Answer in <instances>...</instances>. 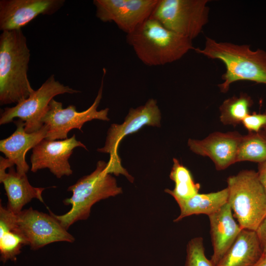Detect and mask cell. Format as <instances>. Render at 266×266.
I'll return each mask as SVG.
<instances>
[{
    "label": "cell",
    "instance_id": "obj_25",
    "mask_svg": "<svg viewBox=\"0 0 266 266\" xmlns=\"http://www.w3.org/2000/svg\"><path fill=\"white\" fill-rule=\"evenodd\" d=\"M242 123L249 132L266 133V110L262 113L253 112L249 114Z\"/></svg>",
    "mask_w": 266,
    "mask_h": 266
},
{
    "label": "cell",
    "instance_id": "obj_24",
    "mask_svg": "<svg viewBox=\"0 0 266 266\" xmlns=\"http://www.w3.org/2000/svg\"><path fill=\"white\" fill-rule=\"evenodd\" d=\"M185 266H215L211 260L206 257L201 237L191 239L187 246Z\"/></svg>",
    "mask_w": 266,
    "mask_h": 266
},
{
    "label": "cell",
    "instance_id": "obj_1",
    "mask_svg": "<svg viewBox=\"0 0 266 266\" xmlns=\"http://www.w3.org/2000/svg\"><path fill=\"white\" fill-rule=\"evenodd\" d=\"M194 50L225 65L223 82L218 85L221 93H226L232 84L239 81L266 85V52L263 50H252L249 45L218 41L206 37L203 48Z\"/></svg>",
    "mask_w": 266,
    "mask_h": 266
},
{
    "label": "cell",
    "instance_id": "obj_8",
    "mask_svg": "<svg viewBox=\"0 0 266 266\" xmlns=\"http://www.w3.org/2000/svg\"><path fill=\"white\" fill-rule=\"evenodd\" d=\"M161 115L157 100L150 99L145 104L136 108H131L124 122L121 124H111L107 133L104 146L97 151L108 153V161L112 173L118 176L122 174L131 182L133 178L121 165V159L118 154L119 143L126 135L136 133L143 126H160Z\"/></svg>",
    "mask_w": 266,
    "mask_h": 266
},
{
    "label": "cell",
    "instance_id": "obj_23",
    "mask_svg": "<svg viewBox=\"0 0 266 266\" xmlns=\"http://www.w3.org/2000/svg\"><path fill=\"white\" fill-rule=\"evenodd\" d=\"M266 161V133L249 132L242 135L236 158V162L250 161L263 163Z\"/></svg>",
    "mask_w": 266,
    "mask_h": 266
},
{
    "label": "cell",
    "instance_id": "obj_2",
    "mask_svg": "<svg viewBox=\"0 0 266 266\" xmlns=\"http://www.w3.org/2000/svg\"><path fill=\"white\" fill-rule=\"evenodd\" d=\"M30 50L21 29L0 35V104L18 103L33 92L28 78Z\"/></svg>",
    "mask_w": 266,
    "mask_h": 266
},
{
    "label": "cell",
    "instance_id": "obj_18",
    "mask_svg": "<svg viewBox=\"0 0 266 266\" xmlns=\"http://www.w3.org/2000/svg\"><path fill=\"white\" fill-rule=\"evenodd\" d=\"M262 255L256 231L242 229L216 266H253Z\"/></svg>",
    "mask_w": 266,
    "mask_h": 266
},
{
    "label": "cell",
    "instance_id": "obj_7",
    "mask_svg": "<svg viewBox=\"0 0 266 266\" xmlns=\"http://www.w3.org/2000/svg\"><path fill=\"white\" fill-rule=\"evenodd\" d=\"M79 92L56 80L54 75L52 74L27 99L13 107H5L0 113V125L13 122L14 118H18L24 121L26 132H36L44 125L42 118L48 109L50 101L55 96Z\"/></svg>",
    "mask_w": 266,
    "mask_h": 266
},
{
    "label": "cell",
    "instance_id": "obj_10",
    "mask_svg": "<svg viewBox=\"0 0 266 266\" xmlns=\"http://www.w3.org/2000/svg\"><path fill=\"white\" fill-rule=\"evenodd\" d=\"M15 225L32 250H37L53 242L72 243L75 238L52 215L32 207L13 213Z\"/></svg>",
    "mask_w": 266,
    "mask_h": 266
},
{
    "label": "cell",
    "instance_id": "obj_6",
    "mask_svg": "<svg viewBox=\"0 0 266 266\" xmlns=\"http://www.w3.org/2000/svg\"><path fill=\"white\" fill-rule=\"evenodd\" d=\"M208 0H158L150 17L191 40L208 22Z\"/></svg>",
    "mask_w": 266,
    "mask_h": 266
},
{
    "label": "cell",
    "instance_id": "obj_22",
    "mask_svg": "<svg viewBox=\"0 0 266 266\" xmlns=\"http://www.w3.org/2000/svg\"><path fill=\"white\" fill-rule=\"evenodd\" d=\"M253 104L251 97L244 93L227 99L219 107L220 121L225 125L237 126L250 114Z\"/></svg>",
    "mask_w": 266,
    "mask_h": 266
},
{
    "label": "cell",
    "instance_id": "obj_9",
    "mask_svg": "<svg viewBox=\"0 0 266 266\" xmlns=\"http://www.w3.org/2000/svg\"><path fill=\"white\" fill-rule=\"evenodd\" d=\"M103 70L101 85L98 95L93 104L86 110L78 112L73 105L64 108L62 102L54 99L50 101L48 109L41 120L42 123L46 125L48 128L46 139L56 140L67 139V133L71 130L77 129L82 131L84 124L94 119L109 121L107 116L109 108L97 110L102 98L103 79L106 74L105 68H103Z\"/></svg>",
    "mask_w": 266,
    "mask_h": 266
},
{
    "label": "cell",
    "instance_id": "obj_4",
    "mask_svg": "<svg viewBox=\"0 0 266 266\" xmlns=\"http://www.w3.org/2000/svg\"><path fill=\"white\" fill-rule=\"evenodd\" d=\"M67 191L72 195L63 200L65 205H71L66 213L57 215L49 209L54 216L66 230L74 223L86 220L90 216L92 206L100 200L116 196L122 193L116 179L110 174L108 162H98L95 170L80 178Z\"/></svg>",
    "mask_w": 266,
    "mask_h": 266
},
{
    "label": "cell",
    "instance_id": "obj_20",
    "mask_svg": "<svg viewBox=\"0 0 266 266\" xmlns=\"http://www.w3.org/2000/svg\"><path fill=\"white\" fill-rule=\"evenodd\" d=\"M227 187L220 191L206 194H197L185 200L176 201L180 210L179 215L174 221L178 222L192 215L205 214L208 216L215 213L228 202Z\"/></svg>",
    "mask_w": 266,
    "mask_h": 266
},
{
    "label": "cell",
    "instance_id": "obj_26",
    "mask_svg": "<svg viewBox=\"0 0 266 266\" xmlns=\"http://www.w3.org/2000/svg\"><path fill=\"white\" fill-rule=\"evenodd\" d=\"M255 231L262 251L263 256L266 257V216Z\"/></svg>",
    "mask_w": 266,
    "mask_h": 266
},
{
    "label": "cell",
    "instance_id": "obj_16",
    "mask_svg": "<svg viewBox=\"0 0 266 266\" xmlns=\"http://www.w3.org/2000/svg\"><path fill=\"white\" fill-rule=\"evenodd\" d=\"M208 218L213 249L210 260L216 266L243 229L234 219L228 202Z\"/></svg>",
    "mask_w": 266,
    "mask_h": 266
},
{
    "label": "cell",
    "instance_id": "obj_11",
    "mask_svg": "<svg viewBox=\"0 0 266 266\" xmlns=\"http://www.w3.org/2000/svg\"><path fill=\"white\" fill-rule=\"evenodd\" d=\"M158 0H94L96 17L103 22H114L127 34L149 18Z\"/></svg>",
    "mask_w": 266,
    "mask_h": 266
},
{
    "label": "cell",
    "instance_id": "obj_3",
    "mask_svg": "<svg viewBox=\"0 0 266 266\" xmlns=\"http://www.w3.org/2000/svg\"><path fill=\"white\" fill-rule=\"evenodd\" d=\"M126 41L138 58L148 66L173 63L195 49L192 40L168 29L151 17L127 34Z\"/></svg>",
    "mask_w": 266,
    "mask_h": 266
},
{
    "label": "cell",
    "instance_id": "obj_21",
    "mask_svg": "<svg viewBox=\"0 0 266 266\" xmlns=\"http://www.w3.org/2000/svg\"><path fill=\"white\" fill-rule=\"evenodd\" d=\"M170 173V178L174 182L173 190L166 189L165 192L172 196L176 201L189 199L199 193L200 188L196 183L190 170L175 158Z\"/></svg>",
    "mask_w": 266,
    "mask_h": 266
},
{
    "label": "cell",
    "instance_id": "obj_13",
    "mask_svg": "<svg viewBox=\"0 0 266 266\" xmlns=\"http://www.w3.org/2000/svg\"><path fill=\"white\" fill-rule=\"evenodd\" d=\"M65 0H0V30L21 28L39 15H52L65 4Z\"/></svg>",
    "mask_w": 266,
    "mask_h": 266
},
{
    "label": "cell",
    "instance_id": "obj_27",
    "mask_svg": "<svg viewBox=\"0 0 266 266\" xmlns=\"http://www.w3.org/2000/svg\"><path fill=\"white\" fill-rule=\"evenodd\" d=\"M258 176L266 194V161L259 164Z\"/></svg>",
    "mask_w": 266,
    "mask_h": 266
},
{
    "label": "cell",
    "instance_id": "obj_28",
    "mask_svg": "<svg viewBox=\"0 0 266 266\" xmlns=\"http://www.w3.org/2000/svg\"><path fill=\"white\" fill-rule=\"evenodd\" d=\"M253 266H266V257L262 255L258 261Z\"/></svg>",
    "mask_w": 266,
    "mask_h": 266
},
{
    "label": "cell",
    "instance_id": "obj_14",
    "mask_svg": "<svg viewBox=\"0 0 266 266\" xmlns=\"http://www.w3.org/2000/svg\"><path fill=\"white\" fill-rule=\"evenodd\" d=\"M242 135L237 132H214L202 140L189 139L188 145L194 153L209 157L218 170L236 163Z\"/></svg>",
    "mask_w": 266,
    "mask_h": 266
},
{
    "label": "cell",
    "instance_id": "obj_17",
    "mask_svg": "<svg viewBox=\"0 0 266 266\" xmlns=\"http://www.w3.org/2000/svg\"><path fill=\"white\" fill-rule=\"evenodd\" d=\"M0 182L3 184L8 198L7 207L14 214L20 212L33 199L43 202L42 194L45 188L32 186L26 174L18 173L13 166L0 175Z\"/></svg>",
    "mask_w": 266,
    "mask_h": 266
},
{
    "label": "cell",
    "instance_id": "obj_12",
    "mask_svg": "<svg viewBox=\"0 0 266 266\" xmlns=\"http://www.w3.org/2000/svg\"><path fill=\"white\" fill-rule=\"evenodd\" d=\"M77 147L87 150L86 146L76 139L75 134L61 140L42 139L33 148L31 156V170L48 168L56 177L69 176L72 173L68 159Z\"/></svg>",
    "mask_w": 266,
    "mask_h": 266
},
{
    "label": "cell",
    "instance_id": "obj_5",
    "mask_svg": "<svg viewBox=\"0 0 266 266\" xmlns=\"http://www.w3.org/2000/svg\"><path fill=\"white\" fill-rule=\"evenodd\" d=\"M228 203L243 229L256 231L266 216V194L257 172L243 170L227 180Z\"/></svg>",
    "mask_w": 266,
    "mask_h": 266
},
{
    "label": "cell",
    "instance_id": "obj_15",
    "mask_svg": "<svg viewBox=\"0 0 266 266\" xmlns=\"http://www.w3.org/2000/svg\"><path fill=\"white\" fill-rule=\"evenodd\" d=\"M13 122L16 129L9 136L0 140V151L13 166L16 165L18 173L26 174L29 169L25 159L26 153L45 138L48 128L44 125L38 131L28 133L24 121L18 119Z\"/></svg>",
    "mask_w": 266,
    "mask_h": 266
},
{
    "label": "cell",
    "instance_id": "obj_19",
    "mask_svg": "<svg viewBox=\"0 0 266 266\" xmlns=\"http://www.w3.org/2000/svg\"><path fill=\"white\" fill-rule=\"evenodd\" d=\"M28 241L16 228L13 213L0 205V259L3 263L16 261L22 247Z\"/></svg>",
    "mask_w": 266,
    "mask_h": 266
}]
</instances>
